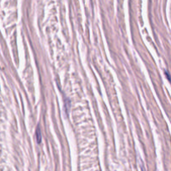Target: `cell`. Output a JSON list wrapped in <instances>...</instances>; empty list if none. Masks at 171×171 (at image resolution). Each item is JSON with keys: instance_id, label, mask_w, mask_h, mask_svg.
<instances>
[{"instance_id": "obj_1", "label": "cell", "mask_w": 171, "mask_h": 171, "mask_svg": "<svg viewBox=\"0 0 171 171\" xmlns=\"http://www.w3.org/2000/svg\"><path fill=\"white\" fill-rule=\"evenodd\" d=\"M37 136H38V138H37L38 143H40V142H41V133L39 132V130H37Z\"/></svg>"}]
</instances>
